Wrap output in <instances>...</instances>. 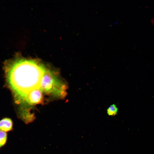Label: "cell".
I'll use <instances>...</instances> for the list:
<instances>
[{"label":"cell","instance_id":"1","mask_svg":"<svg viewBox=\"0 0 154 154\" xmlns=\"http://www.w3.org/2000/svg\"><path fill=\"white\" fill-rule=\"evenodd\" d=\"M46 68L36 60L18 57L5 62L6 82L17 104H22L29 93L40 89L41 80Z\"/></svg>","mask_w":154,"mask_h":154},{"label":"cell","instance_id":"2","mask_svg":"<svg viewBox=\"0 0 154 154\" xmlns=\"http://www.w3.org/2000/svg\"><path fill=\"white\" fill-rule=\"evenodd\" d=\"M68 86L54 71L46 69L42 78L40 89L43 93L57 98H64L67 95Z\"/></svg>","mask_w":154,"mask_h":154},{"label":"cell","instance_id":"3","mask_svg":"<svg viewBox=\"0 0 154 154\" xmlns=\"http://www.w3.org/2000/svg\"><path fill=\"white\" fill-rule=\"evenodd\" d=\"M13 128V122L8 117H5L0 120V130L5 132L11 131Z\"/></svg>","mask_w":154,"mask_h":154},{"label":"cell","instance_id":"4","mask_svg":"<svg viewBox=\"0 0 154 154\" xmlns=\"http://www.w3.org/2000/svg\"><path fill=\"white\" fill-rule=\"evenodd\" d=\"M118 108L114 104L111 105L107 109V113L109 116H114L118 112Z\"/></svg>","mask_w":154,"mask_h":154},{"label":"cell","instance_id":"5","mask_svg":"<svg viewBox=\"0 0 154 154\" xmlns=\"http://www.w3.org/2000/svg\"><path fill=\"white\" fill-rule=\"evenodd\" d=\"M7 140V133L5 132L0 130V148L5 145Z\"/></svg>","mask_w":154,"mask_h":154}]
</instances>
